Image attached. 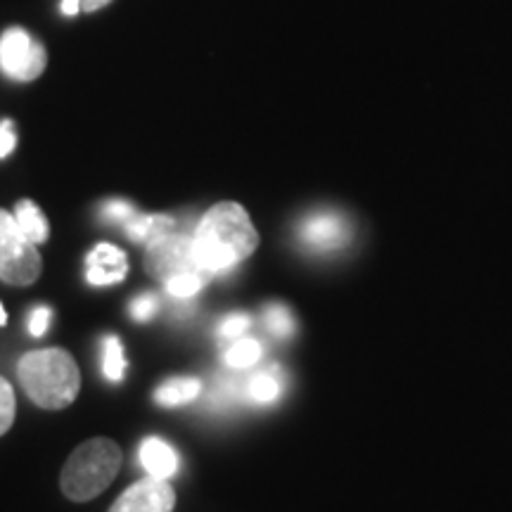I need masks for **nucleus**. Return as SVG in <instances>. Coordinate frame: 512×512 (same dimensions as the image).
<instances>
[{
  "label": "nucleus",
  "instance_id": "f03ea898",
  "mask_svg": "<svg viewBox=\"0 0 512 512\" xmlns=\"http://www.w3.org/2000/svg\"><path fill=\"white\" fill-rule=\"evenodd\" d=\"M17 380L43 411H64L81 392V370L64 349H38L19 358Z\"/></svg>",
  "mask_w": 512,
  "mask_h": 512
},
{
  "label": "nucleus",
  "instance_id": "9d476101",
  "mask_svg": "<svg viewBox=\"0 0 512 512\" xmlns=\"http://www.w3.org/2000/svg\"><path fill=\"white\" fill-rule=\"evenodd\" d=\"M140 465L145 467L147 475L169 479L174 477L178 470V456L166 441L150 437L143 441V446H140Z\"/></svg>",
  "mask_w": 512,
  "mask_h": 512
},
{
  "label": "nucleus",
  "instance_id": "6ab92c4d",
  "mask_svg": "<svg viewBox=\"0 0 512 512\" xmlns=\"http://www.w3.org/2000/svg\"><path fill=\"white\" fill-rule=\"evenodd\" d=\"M249 325H252V318H249L247 313H228V316L221 320L219 335L228 339H238L249 330Z\"/></svg>",
  "mask_w": 512,
  "mask_h": 512
},
{
  "label": "nucleus",
  "instance_id": "4468645a",
  "mask_svg": "<svg viewBox=\"0 0 512 512\" xmlns=\"http://www.w3.org/2000/svg\"><path fill=\"white\" fill-rule=\"evenodd\" d=\"M15 219H17V226L22 228V233L27 235L34 245H43V242H48L50 238L48 219L36 202L19 200L15 207Z\"/></svg>",
  "mask_w": 512,
  "mask_h": 512
},
{
  "label": "nucleus",
  "instance_id": "f257e3e1",
  "mask_svg": "<svg viewBox=\"0 0 512 512\" xmlns=\"http://www.w3.org/2000/svg\"><path fill=\"white\" fill-rule=\"evenodd\" d=\"M256 247H259V233L247 209L238 202L214 204L192 233L195 259L209 278L242 264L254 254Z\"/></svg>",
  "mask_w": 512,
  "mask_h": 512
},
{
  "label": "nucleus",
  "instance_id": "b1692460",
  "mask_svg": "<svg viewBox=\"0 0 512 512\" xmlns=\"http://www.w3.org/2000/svg\"><path fill=\"white\" fill-rule=\"evenodd\" d=\"M62 15H67V17H74L76 12L81 10V0H62Z\"/></svg>",
  "mask_w": 512,
  "mask_h": 512
},
{
  "label": "nucleus",
  "instance_id": "0eeeda50",
  "mask_svg": "<svg viewBox=\"0 0 512 512\" xmlns=\"http://www.w3.org/2000/svg\"><path fill=\"white\" fill-rule=\"evenodd\" d=\"M297 238L311 252H339L351 240V223L342 211L320 209L299 221Z\"/></svg>",
  "mask_w": 512,
  "mask_h": 512
},
{
  "label": "nucleus",
  "instance_id": "5701e85b",
  "mask_svg": "<svg viewBox=\"0 0 512 512\" xmlns=\"http://www.w3.org/2000/svg\"><path fill=\"white\" fill-rule=\"evenodd\" d=\"M17 145V136H15V128H12V121L5 119L0 121V159L8 157Z\"/></svg>",
  "mask_w": 512,
  "mask_h": 512
},
{
  "label": "nucleus",
  "instance_id": "7ed1b4c3",
  "mask_svg": "<svg viewBox=\"0 0 512 512\" xmlns=\"http://www.w3.org/2000/svg\"><path fill=\"white\" fill-rule=\"evenodd\" d=\"M124 453L117 441L95 437L79 444L60 472L62 494L74 503H88L110 489L117 479Z\"/></svg>",
  "mask_w": 512,
  "mask_h": 512
},
{
  "label": "nucleus",
  "instance_id": "423d86ee",
  "mask_svg": "<svg viewBox=\"0 0 512 512\" xmlns=\"http://www.w3.org/2000/svg\"><path fill=\"white\" fill-rule=\"evenodd\" d=\"M48 53L41 41L12 27L0 36V72L15 81H34L46 72Z\"/></svg>",
  "mask_w": 512,
  "mask_h": 512
},
{
  "label": "nucleus",
  "instance_id": "f3484780",
  "mask_svg": "<svg viewBox=\"0 0 512 512\" xmlns=\"http://www.w3.org/2000/svg\"><path fill=\"white\" fill-rule=\"evenodd\" d=\"M261 320H264V328L268 335H273L278 339L290 337V335H294V330H297V320H294L292 311L283 304H268Z\"/></svg>",
  "mask_w": 512,
  "mask_h": 512
},
{
  "label": "nucleus",
  "instance_id": "393cba45",
  "mask_svg": "<svg viewBox=\"0 0 512 512\" xmlns=\"http://www.w3.org/2000/svg\"><path fill=\"white\" fill-rule=\"evenodd\" d=\"M112 0H81V10L86 12H95V10H102L105 5H110Z\"/></svg>",
  "mask_w": 512,
  "mask_h": 512
},
{
  "label": "nucleus",
  "instance_id": "a878e982",
  "mask_svg": "<svg viewBox=\"0 0 512 512\" xmlns=\"http://www.w3.org/2000/svg\"><path fill=\"white\" fill-rule=\"evenodd\" d=\"M8 323V313H5V309H3V304H0V328H3V325Z\"/></svg>",
  "mask_w": 512,
  "mask_h": 512
},
{
  "label": "nucleus",
  "instance_id": "aec40b11",
  "mask_svg": "<svg viewBox=\"0 0 512 512\" xmlns=\"http://www.w3.org/2000/svg\"><path fill=\"white\" fill-rule=\"evenodd\" d=\"M157 309H159V302L155 294L145 292L131 302V318L138 320V323H147V320L155 316Z\"/></svg>",
  "mask_w": 512,
  "mask_h": 512
},
{
  "label": "nucleus",
  "instance_id": "412c9836",
  "mask_svg": "<svg viewBox=\"0 0 512 512\" xmlns=\"http://www.w3.org/2000/svg\"><path fill=\"white\" fill-rule=\"evenodd\" d=\"M100 211L105 214V219L126 223L133 214H136V207H133L131 202H124V200H110V202L102 204Z\"/></svg>",
  "mask_w": 512,
  "mask_h": 512
},
{
  "label": "nucleus",
  "instance_id": "4be33fe9",
  "mask_svg": "<svg viewBox=\"0 0 512 512\" xmlns=\"http://www.w3.org/2000/svg\"><path fill=\"white\" fill-rule=\"evenodd\" d=\"M50 320H53V311L48 306H36L34 311L29 313V332L34 337H43L50 328Z\"/></svg>",
  "mask_w": 512,
  "mask_h": 512
},
{
  "label": "nucleus",
  "instance_id": "1a4fd4ad",
  "mask_svg": "<svg viewBox=\"0 0 512 512\" xmlns=\"http://www.w3.org/2000/svg\"><path fill=\"white\" fill-rule=\"evenodd\" d=\"M128 275L126 252L119 247L100 242L86 256V280L95 287L124 283Z\"/></svg>",
  "mask_w": 512,
  "mask_h": 512
},
{
  "label": "nucleus",
  "instance_id": "20e7f679",
  "mask_svg": "<svg viewBox=\"0 0 512 512\" xmlns=\"http://www.w3.org/2000/svg\"><path fill=\"white\" fill-rule=\"evenodd\" d=\"M145 271L176 299H190L209 283L192 249V235L169 230L145 245Z\"/></svg>",
  "mask_w": 512,
  "mask_h": 512
},
{
  "label": "nucleus",
  "instance_id": "6e6552de",
  "mask_svg": "<svg viewBox=\"0 0 512 512\" xmlns=\"http://www.w3.org/2000/svg\"><path fill=\"white\" fill-rule=\"evenodd\" d=\"M176 491L169 479L147 475L131 484L107 512H174Z\"/></svg>",
  "mask_w": 512,
  "mask_h": 512
},
{
  "label": "nucleus",
  "instance_id": "39448f33",
  "mask_svg": "<svg viewBox=\"0 0 512 512\" xmlns=\"http://www.w3.org/2000/svg\"><path fill=\"white\" fill-rule=\"evenodd\" d=\"M43 273V259L22 228L15 214L0 209V280L10 287L34 285Z\"/></svg>",
  "mask_w": 512,
  "mask_h": 512
},
{
  "label": "nucleus",
  "instance_id": "ddd939ff",
  "mask_svg": "<svg viewBox=\"0 0 512 512\" xmlns=\"http://www.w3.org/2000/svg\"><path fill=\"white\" fill-rule=\"evenodd\" d=\"M202 392V382L197 377H174L166 380L155 389V401L159 406H183V403L195 401Z\"/></svg>",
  "mask_w": 512,
  "mask_h": 512
},
{
  "label": "nucleus",
  "instance_id": "f8f14e48",
  "mask_svg": "<svg viewBox=\"0 0 512 512\" xmlns=\"http://www.w3.org/2000/svg\"><path fill=\"white\" fill-rule=\"evenodd\" d=\"M242 394L254 403H273L283 394V377L278 368H268L254 373L242 384Z\"/></svg>",
  "mask_w": 512,
  "mask_h": 512
},
{
  "label": "nucleus",
  "instance_id": "dca6fc26",
  "mask_svg": "<svg viewBox=\"0 0 512 512\" xmlns=\"http://www.w3.org/2000/svg\"><path fill=\"white\" fill-rule=\"evenodd\" d=\"M261 354H264L261 344L252 337H245V339H238V342L223 354V361H226V366L233 370H247L259 361Z\"/></svg>",
  "mask_w": 512,
  "mask_h": 512
},
{
  "label": "nucleus",
  "instance_id": "2eb2a0df",
  "mask_svg": "<svg viewBox=\"0 0 512 512\" xmlns=\"http://www.w3.org/2000/svg\"><path fill=\"white\" fill-rule=\"evenodd\" d=\"M126 358H124V347H121V339L117 335L105 337L102 342V373H105L107 380L121 382L126 377Z\"/></svg>",
  "mask_w": 512,
  "mask_h": 512
},
{
  "label": "nucleus",
  "instance_id": "a211bd4d",
  "mask_svg": "<svg viewBox=\"0 0 512 512\" xmlns=\"http://www.w3.org/2000/svg\"><path fill=\"white\" fill-rule=\"evenodd\" d=\"M15 413H17L15 389H12V384L0 375V437L10 432L12 422H15Z\"/></svg>",
  "mask_w": 512,
  "mask_h": 512
},
{
  "label": "nucleus",
  "instance_id": "9b49d317",
  "mask_svg": "<svg viewBox=\"0 0 512 512\" xmlns=\"http://www.w3.org/2000/svg\"><path fill=\"white\" fill-rule=\"evenodd\" d=\"M128 240L140 242V245H147L150 240L159 238L162 233H169V230L176 228V221L166 214H133L131 219L124 223Z\"/></svg>",
  "mask_w": 512,
  "mask_h": 512
}]
</instances>
